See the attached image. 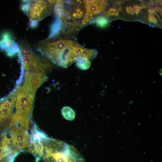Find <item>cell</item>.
Returning a JSON list of instances; mask_svg holds the SVG:
<instances>
[{
  "mask_svg": "<svg viewBox=\"0 0 162 162\" xmlns=\"http://www.w3.org/2000/svg\"><path fill=\"white\" fill-rule=\"evenodd\" d=\"M148 21L155 25L158 24V20L157 17H159L157 14L152 10L149 9L148 10Z\"/></svg>",
  "mask_w": 162,
  "mask_h": 162,
  "instance_id": "cell-14",
  "label": "cell"
},
{
  "mask_svg": "<svg viewBox=\"0 0 162 162\" xmlns=\"http://www.w3.org/2000/svg\"><path fill=\"white\" fill-rule=\"evenodd\" d=\"M52 5L49 1H23L21 8L28 17L30 27L34 28L37 26L38 21L50 14Z\"/></svg>",
  "mask_w": 162,
  "mask_h": 162,
  "instance_id": "cell-3",
  "label": "cell"
},
{
  "mask_svg": "<svg viewBox=\"0 0 162 162\" xmlns=\"http://www.w3.org/2000/svg\"><path fill=\"white\" fill-rule=\"evenodd\" d=\"M15 158L13 155L9 154L0 159V162H13Z\"/></svg>",
  "mask_w": 162,
  "mask_h": 162,
  "instance_id": "cell-16",
  "label": "cell"
},
{
  "mask_svg": "<svg viewBox=\"0 0 162 162\" xmlns=\"http://www.w3.org/2000/svg\"><path fill=\"white\" fill-rule=\"evenodd\" d=\"M118 12L117 10L115 8H110L107 11L106 15L107 16H118Z\"/></svg>",
  "mask_w": 162,
  "mask_h": 162,
  "instance_id": "cell-17",
  "label": "cell"
},
{
  "mask_svg": "<svg viewBox=\"0 0 162 162\" xmlns=\"http://www.w3.org/2000/svg\"><path fill=\"white\" fill-rule=\"evenodd\" d=\"M76 42L70 40L40 42L38 50L53 63L62 67H68L70 53Z\"/></svg>",
  "mask_w": 162,
  "mask_h": 162,
  "instance_id": "cell-2",
  "label": "cell"
},
{
  "mask_svg": "<svg viewBox=\"0 0 162 162\" xmlns=\"http://www.w3.org/2000/svg\"><path fill=\"white\" fill-rule=\"evenodd\" d=\"M63 25L62 20L55 14V19L50 26L48 38H51L58 34L61 31Z\"/></svg>",
  "mask_w": 162,
  "mask_h": 162,
  "instance_id": "cell-9",
  "label": "cell"
},
{
  "mask_svg": "<svg viewBox=\"0 0 162 162\" xmlns=\"http://www.w3.org/2000/svg\"><path fill=\"white\" fill-rule=\"evenodd\" d=\"M51 4L54 5V10L63 22L66 20V9L64 6V1L62 0H49Z\"/></svg>",
  "mask_w": 162,
  "mask_h": 162,
  "instance_id": "cell-8",
  "label": "cell"
},
{
  "mask_svg": "<svg viewBox=\"0 0 162 162\" xmlns=\"http://www.w3.org/2000/svg\"><path fill=\"white\" fill-rule=\"evenodd\" d=\"M82 162H86L85 160H84Z\"/></svg>",
  "mask_w": 162,
  "mask_h": 162,
  "instance_id": "cell-21",
  "label": "cell"
},
{
  "mask_svg": "<svg viewBox=\"0 0 162 162\" xmlns=\"http://www.w3.org/2000/svg\"><path fill=\"white\" fill-rule=\"evenodd\" d=\"M17 93L16 92L3 102L0 103V127L10 119Z\"/></svg>",
  "mask_w": 162,
  "mask_h": 162,
  "instance_id": "cell-5",
  "label": "cell"
},
{
  "mask_svg": "<svg viewBox=\"0 0 162 162\" xmlns=\"http://www.w3.org/2000/svg\"><path fill=\"white\" fill-rule=\"evenodd\" d=\"M86 12L93 15H96L104 11L107 4L104 0H83Z\"/></svg>",
  "mask_w": 162,
  "mask_h": 162,
  "instance_id": "cell-7",
  "label": "cell"
},
{
  "mask_svg": "<svg viewBox=\"0 0 162 162\" xmlns=\"http://www.w3.org/2000/svg\"><path fill=\"white\" fill-rule=\"evenodd\" d=\"M93 15L92 14L86 12L82 20L80 26H82L86 25L89 22H90L93 18Z\"/></svg>",
  "mask_w": 162,
  "mask_h": 162,
  "instance_id": "cell-15",
  "label": "cell"
},
{
  "mask_svg": "<svg viewBox=\"0 0 162 162\" xmlns=\"http://www.w3.org/2000/svg\"><path fill=\"white\" fill-rule=\"evenodd\" d=\"M44 146L43 160L45 162H82L84 158L73 146L60 140L40 136Z\"/></svg>",
  "mask_w": 162,
  "mask_h": 162,
  "instance_id": "cell-1",
  "label": "cell"
},
{
  "mask_svg": "<svg viewBox=\"0 0 162 162\" xmlns=\"http://www.w3.org/2000/svg\"><path fill=\"white\" fill-rule=\"evenodd\" d=\"M97 53V51L95 49H88L83 47L80 57H84L90 60L94 58Z\"/></svg>",
  "mask_w": 162,
  "mask_h": 162,
  "instance_id": "cell-12",
  "label": "cell"
},
{
  "mask_svg": "<svg viewBox=\"0 0 162 162\" xmlns=\"http://www.w3.org/2000/svg\"><path fill=\"white\" fill-rule=\"evenodd\" d=\"M154 10L156 12H159L161 10V9L158 7L157 6L154 8Z\"/></svg>",
  "mask_w": 162,
  "mask_h": 162,
  "instance_id": "cell-20",
  "label": "cell"
},
{
  "mask_svg": "<svg viewBox=\"0 0 162 162\" xmlns=\"http://www.w3.org/2000/svg\"><path fill=\"white\" fill-rule=\"evenodd\" d=\"M0 50L4 52L8 56L10 57L20 52L18 45L13 39L11 34L7 32H4L1 34Z\"/></svg>",
  "mask_w": 162,
  "mask_h": 162,
  "instance_id": "cell-6",
  "label": "cell"
},
{
  "mask_svg": "<svg viewBox=\"0 0 162 162\" xmlns=\"http://www.w3.org/2000/svg\"><path fill=\"white\" fill-rule=\"evenodd\" d=\"M92 20V23H95L98 27L101 28L106 27L109 22L108 19L103 16H99Z\"/></svg>",
  "mask_w": 162,
  "mask_h": 162,
  "instance_id": "cell-13",
  "label": "cell"
},
{
  "mask_svg": "<svg viewBox=\"0 0 162 162\" xmlns=\"http://www.w3.org/2000/svg\"><path fill=\"white\" fill-rule=\"evenodd\" d=\"M63 117L66 120L72 121L75 117V114L74 110L68 106L63 107L61 110Z\"/></svg>",
  "mask_w": 162,
  "mask_h": 162,
  "instance_id": "cell-11",
  "label": "cell"
},
{
  "mask_svg": "<svg viewBox=\"0 0 162 162\" xmlns=\"http://www.w3.org/2000/svg\"><path fill=\"white\" fill-rule=\"evenodd\" d=\"M133 8L134 13H135L136 14H138L140 10V6L137 5H134Z\"/></svg>",
  "mask_w": 162,
  "mask_h": 162,
  "instance_id": "cell-19",
  "label": "cell"
},
{
  "mask_svg": "<svg viewBox=\"0 0 162 162\" xmlns=\"http://www.w3.org/2000/svg\"><path fill=\"white\" fill-rule=\"evenodd\" d=\"M76 62V64L77 67L82 70H87L91 65L90 61L84 57H78Z\"/></svg>",
  "mask_w": 162,
  "mask_h": 162,
  "instance_id": "cell-10",
  "label": "cell"
},
{
  "mask_svg": "<svg viewBox=\"0 0 162 162\" xmlns=\"http://www.w3.org/2000/svg\"><path fill=\"white\" fill-rule=\"evenodd\" d=\"M19 47L23 68L31 73H45L49 64L36 56L30 49L22 46Z\"/></svg>",
  "mask_w": 162,
  "mask_h": 162,
  "instance_id": "cell-4",
  "label": "cell"
},
{
  "mask_svg": "<svg viewBox=\"0 0 162 162\" xmlns=\"http://www.w3.org/2000/svg\"><path fill=\"white\" fill-rule=\"evenodd\" d=\"M126 10L128 14L132 15L134 14V9L132 6H127L126 8Z\"/></svg>",
  "mask_w": 162,
  "mask_h": 162,
  "instance_id": "cell-18",
  "label": "cell"
}]
</instances>
